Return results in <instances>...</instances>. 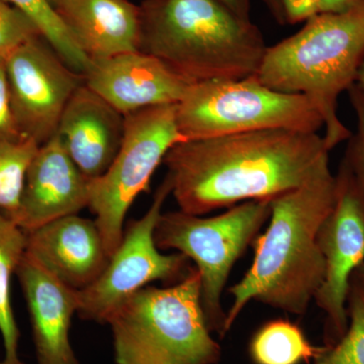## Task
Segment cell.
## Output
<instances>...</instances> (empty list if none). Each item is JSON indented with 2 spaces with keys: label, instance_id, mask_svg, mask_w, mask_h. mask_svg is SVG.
Instances as JSON below:
<instances>
[{
  "label": "cell",
  "instance_id": "obj_27",
  "mask_svg": "<svg viewBox=\"0 0 364 364\" xmlns=\"http://www.w3.org/2000/svg\"><path fill=\"white\" fill-rule=\"evenodd\" d=\"M358 0H323L321 13H339L346 11Z\"/></svg>",
  "mask_w": 364,
  "mask_h": 364
},
{
  "label": "cell",
  "instance_id": "obj_4",
  "mask_svg": "<svg viewBox=\"0 0 364 364\" xmlns=\"http://www.w3.org/2000/svg\"><path fill=\"white\" fill-rule=\"evenodd\" d=\"M364 60V0L339 13H320L298 33L267 47L254 77L280 92L301 95L324 124L331 151L352 133L338 117V98L355 85Z\"/></svg>",
  "mask_w": 364,
  "mask_h": 364
},
{
  "label": "cell",
  "instance_id": "obj_19",
  "mask_svg": "<svg viewBox=\"0 0 364 364\" xmlns=\"http://www.w3.org/2000/svg\"><path fill=\"white\" fill-rule=\"evenodd\" d=\"M325 350L311 343L298 325L282 318L263 325L249 346L254 364H310Z\"/></svg>",
  "mask_w": 364,
  "mask_h": 364
},
{
  "label": "cell",
  "instance_id": "obj_21",
  "mask_svg": "<svg viewBox=\"0 0 364 364\" xmlns=\"http://www.w3.org/2000/svg\"><path fill=\"white\" fill-rule=\"evenodd\" d=\"M39 147L26 136L0 141V212L11 219L20 207L26 171Z\"/></svg>",
  "mask_w": 364,
  "mask_h": 364
},
{
  "label": "cell",
  "instance_id": "obj_18",
  "mask_svg": "<svg viewBox=\"0 0 364 364\" xmlns=\"http://www.w3.org/2000/svg\"><path fill=\"white\" fill-rule=\"evenodd\" d=\"M26 247V232L0 212V334L4 346L0 364H23L18 358L20 330L11 306V282Z\"/></svg>",
  "mask_w": 364,
  "mask_h": 364
},
{
  "label": "cell",
  "instance_id": "obj_14",
  "mask_svg": "<svg viewBox=\"0 0 364 364\" xmlns=\"http://www.w3.org/2000/svg\"><path fill=\"white\" fill-rule=\"evenodd\" d=\"M26 253L72 289H85L109 261L92 220L66 215L28 232Z\"/></svg>",
  "mask_w": 364,
  "mask_h": 364
},
{
  "label": "cell",
  "instance_id": "obj_15",
  "mask_svg": "<svg viewBox=\"0 0 364 364\" xmlns=\"http://www.w3.org/2000/svg\"><path fill=\"white\" fill-rule=\"evenodd\" d=\"M16 274L30 312L38 364H79L69 340L72 318L78 310L77 289L26 252Z\"/></svg>",
  "mask_w": 364,
  "mask_h": 364
},
{
  "label": "cell",
  "instance_id": "obj_8",
  "mask_svg": "<svg viewBox=\"0 0 364 364\" xmlns=\"http://www.w3.org/2000/svg\"><path fill=\"white\" fill-rule=\"evenodd\" d=\"M121 148L104 176L91 183L88 207L95 215L109 258L123 239L124 218L167 153L186 141L178 130L176 105H161L124 116Z\"/></svg>",
  "mask_w": 364,
  "mask_h": 364
},
{
  "label": "cell",
  "instance_id": "obj_7",
  "mask_svg": "<svg viewBox=\"0 0 364 364\" xmlns=\"http://www.w3.org/2000/svg\"><path fill=\"white\" fill-rule=\"evenodd\" d=\"M176 122L186 141L272 129L318 133L324 127L308 98L273 90L254 76L191 85L176 104Z\"/></svg>",
  "mask_w": 364,
  "mask_h": 364
},
{
  "label": "cell",
  "instance_id": "obj_12",
  "mask_svg": "<svg viewBox=\"0 0 364 364\" xmlns=\"http://www.w3.org/2000/svg\"><path fill=\"white\" fill-rule=\"evenodd\" d=\"M92 179L72 161L59 136L40 145L26 171L13 221L28 233L90 205Z\"/></svg>",
  "mask_w": 364,
  "mask_h": 364
},
{
  "label": "cell",
  "instance_id": "obj_10",
  "mask_svg": "<svg viewBox=\"0 0 364 364\" xmlns=\"http://www.w3.org/2000/svg\"><path fill=\"white\" fill-rule=\"evenodd\" d=\"M336 181L334 207L318 232L326 269L314 299L325 314L327 348L338 342L348 329L347 301L351 277L364 263V196L343 160Z\"/></svg>",
  "mask_w": 364,
  "mask_h": 364
},
{
  "label": "cell",
  "instance_id": "obj_5",
  "mask_svg": "<svg viewBox=\"0 0 364 364\" xmlns=\"http://www.w3.org/2000/svg\"><path fill=\"white\" fill-rule=\"evenodd\" d=\"M117 364H218L196 268L164 289L145 287L109 316Z\"/></svg>",
  "mask_w": 364,
  "mask_h": 364
},
{
  "label": "cell",
  "instance_id": "obj_25",
  "mask_svg": "<svg viewBox=\"0 0 364 364\" xmlns=\"http://www.w3.org/2000/svg\"><path fill=\"white\" fill-rule=\"evenodd\" d=\"M23 136L25 135L18 130L11 109L4 59L0 58V141Z\"/></svg>",
  "mask_w": 364,
  "mask_h": 364
},
{
  "label": "cell",
  "instance_id": "obj_11",
  "mask_svg": "<svg viewBox=\"0 0 364 364\" xmlns=\"http://www.w3.org/2000/svg\"><path fill=\"white\" fill-rule=\"evenodd\" d=\"M4 64L16 126L23 135L42 145L56 135L67 104L85 83L83 75L42 36L14 50Z\"/></svg>",
  "mask_w": 364,
  "mask_h": 364
},
{
  "label": "cell",
  "instance_id": "obj_6",
  "mask_svg": "<svg viewBox=\"0 0 364 364\" xmlns=\"http://www.w3.org/2000/svg\"><path fill=\"white\" fill-rule=\"evenodd\" d=\"M272 213L270 200H250L215 217L181 210L160 215L154 231L159 250H176L196 263L200 301L210 331L225 335L227 312L222 296L237 261L252 245Z\"/></svg>",
  "mask_w": 364,
  "mask_h": 364
},
{
  "label": "cell",
  "instance_id": "obj_9",
  "mask_svg": "<svg viewBox=\"0 0 364 364\" xmlns=\"http://www.w3.org/2000/svg\"><path fill=\"white\" fill-rule=\"evenodd\" d=\"M171 191L166 176L147 213L129 225L104 272L78 291L79 317L105 323L117 306L150 282H178L188 274L191 268L188 258L181 253L163 254L154 241L155 227Z\"/></svg>",
  "mask_w": 364,
  "mask_h": 364
},
{
  "label": "cell",
  "instance_id": "obj_17",
  "mask_svg": "<svg viewBox=\"0 0 364 364\" xmlns=\"http://www.w3.org/2000/svg\"><path fill=\"white\" fill-rule=\"evenodd\" d=\"M55 9L90 61L140 51V6L129 0H61Z\"/></svg>",
  "mask_w": 364,
  "mask_h": 364
},
{
  "label": "cell",
  "instance_id": "obj_32",
  "mask_svg": "<svg viewBox=\"0 0 364 364\" xmlns=\"http://www.w3.org/2000/svg\"><path fill=\"white\" fill-rule=\"evenodd\" d=\"M49 1L53 6L56 7L57 4H58L59 2L61 1V0H49Z\"/></svg>",
  "mask_w": 364,
  "mask_h": 364
},
{
  "label": "cell",
  "instance_id": "obj_3",
  "mask_svg": "<svg viewBox=\"0 0 364 364\" xmlns=\"http://www.w3.org/2000/svg\"><path fill=\"white\" fill-rule=\"evenodd\" d=\"M140 51L191 85L254 76L267 47L257 26L221 0H144Z\"/></svg>",
  "mask_w": 364,
  "mask_h": 364
},
{
  "label": "cell",
  "instance_id": "obj_2",
  "mask_svg": "<svg viewBox=\"0 0 364 364\" xmlns=\"http://www.w3.org/2000/svg\"><path fill=\"white\" fill-rule=\"evenodd\" d=\"M336 176L330 166L293 191L270 200L264 233L253 241L247 272L229 287L225 334L250 301L296 316L308 312L325 277V259L317 236L336 200Z\"/></svg>",
  "mask_w": 364,
  "mask_h": 364
},
{
  "label": "cell",
  "instance_id": "obj_16",
  "mask_svg": "<svg viewBox=\"0 0 364 364\" xmlns=\"http://www.w3.org/2000/svg\"><path fill=\"white\" fill-rule=\"evenodd\" d=\"M126 119L83 83L72 95L56 135L72 161L90 179L104 176L117 156Z\"/></svg>",
  "mask_w": 364,
  "mask_h": 364
},
{
  "label": "cell",
  "instance_id": "obj_29",
  "mask_svg": "<svg viewBox=\"0 0 364 364\" xmlns=\"http://www.w3.org/2000/svg\"><path fill=\"white\" fill-rule=\"evenodd\" d=\"M261 1L267 6L268 11H269L272 18H274L277 23H279V25H287L282 0H261Z\"/></svg>",
  "mask_w": 364,
  "mask_h": 364
},
{
  "label": "cell",
  "instance_id": "obj_13",
  "mask_svg": "<svg viewBox=\"0 0 364 364\" xmlns=\"http://www.w3.org/2000/svg\"><path fill=\"white\" fill-rule=\"evenodd\" d=\"M85 85L124 116L161 105H176L191 83L142 51L91 60Z\"/></svg>",
  "mask_w": 364,
  "mask_h": 364
},
{
  "label": "cell",
  "instance_id": "obj_1",
  "mask_svg": "<svg viewBox=\"0 0 364 364\" xmlns=\"http://www.w3.org/2000/svg\"><path fill=\"white\" fill-rule=\"evenodd\" d=\"M322 136L272 129L183 141L163 163L181 212L203 215L250 200H272L329 166Z\"/></svg>",
  "mask_w": 364,
  "mask_h": 364
},
{
  "label": "cell",
  "instance_id": "obj_20",
  "mask_svg": "<svg viewBox=\"0 0 364 364\" xmlns=\"http://www.w3.org/2000/svg\"><path fill=\"white\" fill-rule=\"evenodd\" d=\"M28 16L43 38L60 57L80 74H85L90 60L75 42L49 0H6Z\"/></svg>",
  "mask_w": 364,
  "mask_h": 364
},
{
  "label": "cell",
  "instance_id": "obj_26",
  "mask_svg": "<svg viewBox=\"0 0 364 364\" xmlns=\"http://www.w3.org/2000/svg\"><path fill=\"white\" fill-rule=\"evenodd\" d=\"M323 0H282L287 23L296 25L321 13Z\"/></svg>",
  "mask_w": 364,
  "mask_h": 364
},
{
  "label": "cell",
  "instance_id": "obj_24",
  "mask_svg": "<svg viewBox=\"0 0 364 364\" xmlns=\"http://www.w3.org/2000/svg\"><path fill=\"white\" fill-rule=\"evenodd\" d=\"M349 98L355 112L358 128L349 138L348 146L343 158L358 188L364 196V92L358 85L348 90Z\"/></svg>",
  "mask_w": 364,
  "mask_h": 364
},
{
  "label": "cell",
  "instance_id": "obj_23",
  "mask_svg": "<svg viewBox=\"0 0 364 364\" xmlns=\"http://www.w3.org/2000/svg\"><path fill=\"white\" fill-rule=\"evenodd\" d=\"M38 36H41L39 30L28 16L6 0H0V58L6 59Z\"/></svg>",
  "mask_w": 364,
  "mask_h": 364
},
{
  "label": "cell",
  "instance_id": "obj_28",
  "mask_svg": "<svg viewBox=\"0 0 364 364\" xmlns=\"http://www.w3.org/2000/svg\"><path fill=\"white\" fill-rule=\"evenodd\" d=\"M228 7L244 18H250L251 0H221Z\"/></svg>",
  "mask_w": 364,
  "mask_h": 364
},
{
  "label": "cell",
  "instance_id": "obj_30",
  "mask_svg": "<svg viewBox=\"0 0 364 364\" xmlns=\"http://www.w3.org/2000/svg\"><path fill=\"white\" fill-rule=\"evenodd\" d=\"M350 286L358 291L364 301V263L352 275Z\"/></svg>",
  "mask_w": 364,
  "mask_h": 364
},
{
  "label": "cell",
  "instance_id": "obj_22",
  "mask_svg": "<svg viewBox=\"0 0 364 364\" xmlns=\"http://www.w3.org/2000/svg\"><path fill=\"white\" fill-rule=\"evenodd\" d=\"M347 310L349 325L344 336L310 364H364V301L351 286Z\"/></svg>",
  "mask_w": 364,
  "mask_h": 364
},
{
  "label": "cell",
  "instance_id": "obj_31",
  "mask_svg": "<svg viewBox=\"0 0 364 364\" xmlns=\"http://www.w3.org/2000/svg\"><path fill=\"white\" fill-rule=\"evenodd\" d=\"M355 85H358V87L364 92V60L363 64H361L360 68H359Z\"/></svg>",
  "mask_w": 364,
  "mask_h": 364
}]
</instances>
